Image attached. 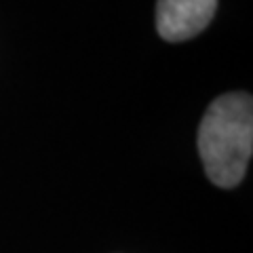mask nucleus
<instances>
[{"mask_svg":"<svg viewBox=\"0 0 253 253\" xmlns=\"http://www.w3.org/2000/svg\"><path fill=\"white\" fill-rule=\"evenodd\" d=\"M253 150V101L247 93H226L207 108L199 129V152L207 177L234 188L247 171Z\"/></svg>","mask_w":253,"mask_h":253,"instance_id":"1","label":"nucleus"},{"mask_svg":"<svg viewBox=\"0 0 253 253\" xmlns=\"http://www.w3.org/2000/svg\"><path fill=\"white\" fill-rule=\"evenodd\" d=\"M217 0H158L156 30L167 42H181L209 26Z\"/></svg>","mask_w":253,"mask_h":253,"instance_id":"2","label":"nucleus"}]
</instances>
